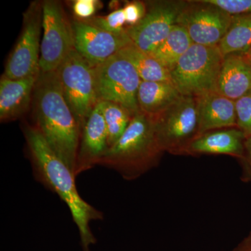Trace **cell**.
<instances>
[{"instance_id": "6da1fadb", "label": "cell", "mask_w": 251, "mask_h": 251, "mask_svg": "<svg viewBox=\"0 0 251 251\" xmlns=\"http://www.w3.org/2000/svg\"><path fill=\"white\" fill-rule=\"evenodd\" d=\"M23 132L36 180L67 204L78 229L82 249L89 251L97 242L90 223L103 219V213L82 199L77 189L75 175L51 149L35 126H25Z\"/></svg>"}, {"instance_id": "7a4b0ae2", "label": "cell", "mask_w": 251, "mask_h": 251, "mask_svg": "<svg viewBox=\"0 0 251 251\" xmlns=\"http://www.w3.org/2000/svg\"><path fill=\"white\" fill-rule=\"evenodd\" d=\"M33 109L34 126L74 173L80 127L63 95L57 70L39 73L33 94Z\"/></svg>"}, {"instance_id": "3957f363", "label": "cell", "mask_w": 251, "mask_h": 251, "mask_svg": "<svg viewBox=\"0 0 251 251\" xmlns=\"http://www.w3.org/2000/svg\"><path fill=\"white\" fill-rule=\"evenodd\" d=\"M164 151L151 117L135 113L120 139L107 150L98 166L114 170L126 180L138 179L158 166Z\"/></svg>"}, {"instance_id": "277c9868", "label": "cell", "mask_w": 251, "mask_h": 251, "mask_svg": "<svg viewBox=\"0 0 251 251\" xmlns=\"http://www.w3.org/2000/svg\"><path fill=\"white\" fill-rule=\"evenodd\" d=\"M224 59L219 46L193 44L171 71L172 82L186 97L216 92Z\"/></svg>"}, {"instance_id": "5b68a950", "label": "cell", "mask_w": 251, "mask_h": 251, "mask_svg": "<svg viewBox=\"0 0 251 251\" xmlns=\"http://www.w3.org/2000/svg\"><path fill=\"white\" fill-rule=\"evenodd\" d=\"M152 120L157 140L163 151L176 156H188L190 145L199 135L196 97L182 96Z\"/></svg>"}, {"instance_id": "8992f818", "label": "cell", "mask_w": 251, "mask_h": 251, "mask_svg": "<svg viewBox=\"0 0 251 251\" xmlns=\"http://www.w3.org/2000/svg\"><path fill=\"white\" fill-rule=\"evenodd\" d=\"M63 95L81 128L99 103L94 67L75 49L57 69Z\"/></svg>"}, {"instance_id": "52a82bcc", "label": "cell", "mask_w": 251, "mask_h": 251, "mask_svg": "<svg viewBox=\"0 0 251 251\" xmlns=\"http://www.w3.org/2000/svg\"><path fill=\"white\" fill-rule=\"evenodd\" d=\"M93 67L99 101L121 104L133 115L140 111L138 92L142 80L128 60L117 53Z\"/></svg>"}, {"instance_id": "ba28073f", "label": "cell", "mask_w": 251, "mask_h": 251, "mask_svg": "<svg viewBox=\"0 0 251 251\" xmlns=\"http://www.w3.org/2000/svg\"><path fill=\"white\" fill-rule=\"evenodd\" d=\"M74 49L72 22L62 4L54 0L43 1V37L40 72L57 70Z\"/></svg>"}, {"instance_id": "9c48e42d", "label": "cell", "mask_w": 251, "mask_h": 251, "mask_svg": "<svg viewBox=\"0 0 251 251\" xmlns=\"http://www.w3.org/2000/svg\"><path fill=\"white\" fill-rule=\"evenodd\" d=\"M41 29L43 1H32L23 14L22 30L6 62L5 75L19 79L40 73Z\"/></svg>"}, {"instance_id": "30bf717a", "label": "cell", "mask_w": 251, "mask_h": 251, "mask_svg": "<svg viewBox=\"0 0 251 251\" xmlns=\"http://www.w3.org/2000/svg\"><path fill=\"white\" fill-rule=\"evenodd\" d=\"M186 1L161 0L147 1V12L134 26H126V31L132 43L148 53H152L166 39L176 25Z\"/></svg>"}, {"instance_id": "8fae6325", "label": "cell", "mask_w": 251, "mask_h": 251, "mask_svg": "<svg viewBox=\"0 0 251 251\" xmlns=\"http://www.w3.org/2000/svg\"><path fill=\"white\" fill-rule=\"evenodd\" d=\"M233 16L205 0L186 1L176 24L185 28L193 44L219 46Z\"/></svg>"}, {"instance_id": "7c38bea8", "label": "cell", "mask_w": 251, "mask_h": 251, "mask_svg": "<svg viewBox=\"0 0 251 251\" xmlns=\"http://www.w3.org/2000/svg\"><path fill=\"white\" fill-rule=\"evenodd\" d=\"M72 26L74 49L92 66L105 62L132 44L126 31L116 35L77 18L72 21Z\"/></svg>"}, {"instance_id": "4fadbf2b", "label": "cell", "mask_w": 251, "mask_h": 251, "mask_svg": "<svg viewBox=\"0 0 251 251\" xmlns=\"http://www.w3.org/2000/svg\"><path fill=\"white\" fill-rule=\"evenodd\" d=\"M108 133L99 101L81 128L75 163V176L88 171L95 166L108 150Z\"/></svg>"}, {"instance_id": "5bb4252c", "label": "cell", "mask_w": 251, "mask_h": 251, "mask_svg": "<svg viewBox=\"0 0 251 251\" xmlns=\"http://www.w3.org/2000/svg\"><path fill=\"white\" fill-rule=\"evenodd\" d=\"M38 75L11 79L3 74L0 80V120L14 121L27 112L33 98Z\"/></svg>"}, {"instance_id": "9a60e30c", "label": "cell", "mask_w": 251, "mask_h": 251, "mask_svg": "<svg viewBox=\"0 0 251 251\" xmlns=\"http://www.w3.org/2000/svg\"><path fill=\"white\" fill-rule=\"evenodd\" d=\"M246 138L237 127L210 130L193 140L188 156L227 155L241 160L244 156Z\"/></svg>"}, {"instance_id": "2e32d148", "label": "cell", "mask_w": 251, "mask_h": 251, "mask_svg": "<svg viewBox=\"0 0 251 251\" xmlns=\"http://www.w3.org/2000/svg\"><path fill=\"white\" fill-rule=\"evenodd\" d=\"M196 98L199 135L210 130L237 127L234 100L215 92Z\"/></svg>"}, {"instance_id": "e0dca14e", "label": "cell", "mask_w": 251, "mask_h": 251, "mask_svg": "<svg viewBox=\"0 0 251 251\" xmlns=\"http://www.w3.org/2000/svg\"><path fill=\"white\" fill-rule=\"evenodd\" d=\"M251 90V63L242 53L224 56L216 92L236 100Z\"/></svg>"}, {"instance_id": "ac0fdd59", "label": "cell", "mask_w": 251, "mask_h": 251, "mask_svg": "<svg viewBox=\"0 0 251 251\" xmlns=\"http://www.w3.org/2000/svg\"><path fill=\"white\" fill-rule=\"evenodd\" d=\"M182 97L172 81L142 80L138 92V108L145 115L155 119Z\"/></svg>"}, {"instance_id": "d6986e66", "label": "cell", "mask_w": 251, "mask_h": 251, "mask_svg": "<svg viewBox=\"0 0 251 251\" xmlns=\"http://www.w3.org/2000/svg\"><path fill=\"white\" fill-rule=\"evenodd\" d=\"M133 66L143 81H172L171 72L151 54L144 52L134 44L125 46L118 52Z\"/></svg>"}, {"instance_id": "ffe728a7", "label": "cell", "mask_w": 251, "mask_h": 251, "mask_svg": "<svg viewBox=\"0 0 251 251\" xmlns=\"http://www.w3.org/2000/svg\"><path fill=\"white\" fill-rule=\"evenodd\" d=\"M193 44L185 28L175 25L166 39L151 53L170 72Z\"/></svg>"}, {"instance_id": "44dd1931", "label": "cell", "mask_w": 251, "mask_h": 251, "mask_svg": "<svg viewBox=\"0 0 251 251\" xmlns=\"http://www.w3.org/2000/svg\"><path fill=\"white\" fill-rule=\"evenodd\" d=\"M251 46V14L233 16L228 31L219 44L224 56L242 53Z\"/></svg>"}, {"instance_id": "7402d4cb", "label": "cell", "mask_w": 251, "mask_h": 251, "mask_svg": "<svg viewBox=\"0 0 251 251\" xmlns=\"http://www.w3.org/2000/svg\"><path fill=\"white\" fill-rule=\"evenodd\" d=\"M102 102V111L108 133V148L123 135L131 122L133 114L121 104Z\"/></svg>"}, {"instance_id": "603a6c76", "label": "cell", "mask_w": 251, "mask_h": 251, "mask_svg": "<svg viewBox=\"0 0 251 251\" xmlns=\"http://www.w3.org/2000/svg\"><path fill=\"white\" fill-rule=\"evenodd\" d=\"M84 21L104 31L116 35H122L126 33V26L125 27V24H126V21L123 8L114 10L107 16H93Z\"/></svg>"}, {"instance_id": "cb8c5ba5", "label": "cell", "mask_w": 251, "mask_h": 251, "mask_svg": "<svg viewBox=\"0 0 251 251\" xmlns=\"http://www.w3.org/2000/svg\"><path fill=\"white\" fill-rule=\"evenodd\" d=\"M237 127L242 130L246 138L251 135V90L234 100Z\"/></svg>"}, {"instance_id": "d4e9b609", "label": "cell", "mask_w": 251, "mask_h": 251, "mask_svg": "<svg viewBox=\"0 0 251 251\" xmlns=\"http://www.w3.org/2000/svg\"><path fill=\"white\" fill-rule=\"evenodd\" d=\"M232 16L251 14V0H205Z\"/></svg>"}, {"instance_id": "484cf974", "label": "cell", "mask_w": 251, "mask_h": 251, "mask_svg": "<svg viewBox=\"0 0 251 251\" xmlns=\"http://www.w3.org/2000/svg\"><path fill=\"white\" fill-rule=\"evenodd\" d=\"M102 7L98 0H75L73 3V11L77 19L87 20L94 16L96 11Z\"/></svg>"}, {"instance_id": "4316f807", "label": "cell", "mask_w": 251, "mask_h": 251, "mask_svg": "<svg viewBox=\"0 0 251 251\" xmlns=\"http://www.w3.org/2000/svg\"><path fill=\"white\" fill-rule=\"evenodd\" d=\"M127 26H134L138 24L147 12L146 2L142 1H128L123 8Z\"/></svg>"}, {"instance_id": "83f0119b", "label": "cell", "mask_w": 251, "mask_h": 251, "mask_svg": "<svg viewBox=\"0 0 251 251\" xmlns=\"http://www.w3.org/2000/svg\"><path fill=\"white\" fill-rule=\"evenodd\" d=\"M239 161L242 165L243 180L251 181V135L246 138L244 156Z\"/></svg>"}, {"instance_id": "f1b7e54d", "label": "cell", "mask_w": 251, "mask_h": 251, "mask_svg": "<svg viewBox=\"0 0 251 251\" xmlns=\"http://www.w3.org/2000/svg\"><path fill=\"white\" fill-rule=\"evenodd\" d=\"M232 251H251V234Z\"/></svg>"}, {"instance_id": "f546056e", "label": "cell", "mask_w": 251, "mask_h": 251, "mask_svg": "<svg viewBox=\"0 0 251 251\" xmlns=\"http://www.w3.org/2000/svg\"><path fill=\"white\" fill-rule=\"evenodd\" d=\"M242 54H244L246 58L251 63V46L247 50H246L245 52H242Z\"/></svg>"}]
</instances>
